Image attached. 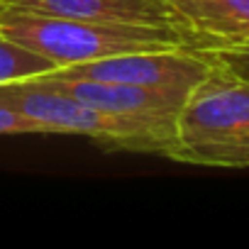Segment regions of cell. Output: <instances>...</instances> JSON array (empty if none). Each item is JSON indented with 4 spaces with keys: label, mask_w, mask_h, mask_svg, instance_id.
Returning <instances> with one entry per match:
<instances>
[{
    "label": "cell",
    "mask_w": 249,
    "mask_h": 249,
    "mask_svg": "<svg viewBox=\"0 0 249 249\" xmlns=\"http://www.w3.org/2000/svg\"><path fill=\"white\" fill-rule=\"evenodd\" d=\"M169 159L249 169V81L213 61L210 73L193 88L176 117Z\"/></svg>",
    "instance_id": "6da1fadb"
},
{
    "label": "cell",
    "mask_w": 249,
    "mask_h": 249,
    "mask_svg": "<svg viewBox=\"0 0 249 249\" xmlns=\"http://www.w3.org/2000/svg\"><path fill=\"white\" fill-rule=\"evenodd\" d=\"M0 98L37 122L44 135H76L105 147L149 152L166 159L174 149L176 122L169 120L115 115L35 81L0 86Z\"/></svg>",
    "instance_id": "3957f363"
},
{
    "label": "cell",
    "mask_w": 249,
    "mask_h": 249,
    "mask_svg": "<svg viewBox=\"0 0 249 249\" xmlns=\"http://www.w3.org/2000/svg\"><path fill=\"white\" fill-rule=\"evenodd\" d=\"M210 69H213V59L205 49L174 47V49H152V52L107 56L100 61L66 66L59 71L69 76L93 78V81L132 83V86L191 95L193 88L210 73Z\"/></svg>",
    "instance_id": "277c9868"
},
{
    "label": "cell",
    "mask_w": 249,
    "mask_h": 249,
    "mask_svg": "<svg viewBox=\"0 0 249 249\" xmlns=\"http://www.w3.org/2000/svg\"><path fill=\"white\" fill-rule=\"evenodd\" d=\"M0 10L103 25L171 27L188 32L169 0H0Z\"/></svg>",
    "instance_id": "8992f818"
},
{
    "label": "cell",
    "mask_w": 249,
    "mask_h": 249,
    "mask_svg": "<svg viewBox=\"0 0 249 249\" xmlns=\"http://www.w3.org/2000/svg\"><path fill=\"white\" fill-rule=\"evenodd\" d=\"M0 35L49 59L56 69L100 61L107 56L152 52V49H174V47L200 49L198 39L183 30L103 25L86 20L20 15L10 10H0Z\"/></svg>",
    "instance_id": "7a4b0ae2"
},
{
    "label": "cell",
    "mask_w": 249,
    "mask_h": 249,
    "mask_svg": "<svg viewBox=\"0 0 249 249\" xmlns=\"http://www.w3.org/2000/svg\"><path fill=\"white\" fill-rule=\"evenodd\" d=\"M35 83L56 88L61 93H69L88 105H95L100 110L115 112V115H130V117H144V120H169L176 122L183 103L188 95L174 93V90H159V88H144L132 83H112V81H93L81 76L61 73L59 69L42 73L37 78H30Z\"/></svg>",
    "instance_id": "5b68a950"
},
{
    "label": "cell",
    "mask_w": 249,
    "mask_h": 249,
    "mask_svg": "<svg viewBox=\"0 0 249 249\" xmlns=\"http://www.w3.org/2000/svg\"><path fill=\"white\" fill-rule=\"evenodd\" d=\"M0 135H44V130L0 98Z\"/></svg>",
    "instance_id": "30bf717a"
},
{
    "label": "cell",
    "mask_w": 249,
    "mask_h": 249,
    "mask_svg": "<svg viewBox=\"0 0 249 249\" xmlns=\"http://www.w3.org/2000/svg\"><path fill=\"white\" fill-rule=\"evenodd\" d=\"M205 52L210 54V59L227 69L230 73L249 81V39L244 42H232V44H215V47H205Z\"/></svg>",
    "instance_id": "9c48e42d"
},
{
    "label": "cell",
    "mask_w": 249,
    "mask_h": 249,
    "mask_svg": "<svg viewBox=\"0 0 249 249\" xmlns=\"http://www.w3.org/2000/svg\"><path fill=\"white\" fill-rule=\"evenodd\" d=\"M54 69L56 66L49 59H44V56L25 49L22 44L0 35V86L30 81V78H37Z\"/></svg>",
    "instance_id": "ba28073f"
},
{
    "label": "cell",
    "mask_w": 249,
    "mask_h": 249,
    "mask_svg": "<svg viewBox=\"0 0 249 249\" xmlns=\"http://www.w3.org/2000/svg\"><path fill=\"white\" fill-rule=\"evenodd\" d=\"M171 5L200 49L249 39V0H174Z\"/></svg>",
    "instance_id": "52a82bcc"
},
{
    "label": "cell",
    "mask_w": 249,
    "mask_h": 249,
    "mask_svg": "<svg viewBox=\"0 0 249 249\" xmlns=\"http://www.w3.org/2000/svg\"><path fill=\"white\" fill-rule=\"evenodd\" d=\"M169 3H174V0H169Z\"/></svg>",
    "instance_id": "8fae6325"
}]
</instances>
